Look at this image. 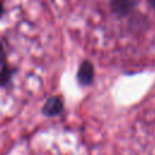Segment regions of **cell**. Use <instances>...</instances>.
<instances>
[{"label":"cell","instance_id":"1","mask_svg":"<svg viewBox=\"0 0 155 155\" xmlns=\"http://www.w3.org/2000/svg\"><path fill=\"white\" fill-rule=\"evenodd\" d=\"M78 80L81 85H90L93 80V65L90 62H84L78 73Z\"/></svg>","mask_w":155,"mask_h":155},{"label":"cell","instance_id":"6","mask_svg":"<svg viewBox=\"0 0 155 155\" xmlns=\"http://www.w3.org/2000/svg\"><path fill=\"white\" fill-rule=\"evenodd\" d=\"M2 15V5H1V2H0V16Z\"/></svg>","mask_w":155,"mask_h":155},{"label":"cell","instance_id":"2","mask_svg":"<svg viewBox=\"0 0 155 155\" xmlns=\"http://www.w3.org/2000/svg\"><path fill=\"white\" fill-rule=\"evenodd\" d=\"M63 105H62V101L58 98V97H51L44 105V109L42 111L48 115V116H52V115H56L58 114L61 110H62Z\"/></svg>","mask_w":155,"mask_h":155},{"label":"cell","instance_id":"5","mask_svg":"<svg viewBox=\"0 0 155 155\" xmlns=\"http://www.w3.org/2000/svg\"><path fill=\"white\" fill-rule=\"evenodd\" d=\"M148 1H149L150 6H151V7H153V8L155 10V0H148Z\"/></svg>","mask_w":155,"mask_h":155},{"label":"cell","instance_id":"4","mask_svg":"<svg viewBox=\"0 0 155 155\" xmlns=\"http://www.w3.org/2000/svg\"><path fill=\"white\" fill-rule=\"evenodd\" d=\"M4 58H5V53H4V50H2V46H1V44H0V63L4 61Z\"/></svg>","mask_w":155,"mask_h":155},{"label":"cell","instance_id":"3","mask_svg":"<svg viewBox=\"0 0 155 155\" xmlns=\"http://www.w3.org/2000/svg\"><path fill=\"white\" fill-rule=\"evenodd\" d=\"M111 6L117 13H126L133 6V0H113Z\"/></svg>","mask_w":155,"mask_h":155}]
</instances>
